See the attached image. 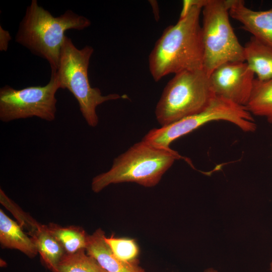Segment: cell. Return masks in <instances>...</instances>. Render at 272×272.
Returning a JSON list of instances; mask_svg holds the SVG:
<instances>
[{
    "mask_svg": "<svg viewBox=\"0 0 272 272\" xmlns=\"http://www.w3.org/2000/svg\"><path fill=\"white\" fill-rule=\"evenodd\" d=\"M91 23L87 18L71 10L53 17L39 6L37 1L32 0L20 23L15 41L34 55L47 60L51 74H55L66 36L65 32L70 29L83 30Z\"/></svg>",
    "mask_w": 272,
    "mask_h": 272,
    "instance_id": "2",
    "label": "cell"
},
{
    "mask_svg": "<svg viewBox=\"0 0 272 272\" xmlns=\"http://www.w3.org/2000/svg\"><path fill=\"white\" fill-rule=\"evenodd\" d=\"M105 239L114 255L120 260L126 262L137 260L139 248L134 240L113 236L106 237Z\"/></svg>",
    "mask_w": 272,
    "mask_h": 272,
    "instance_id": "19",
    "label": "cell"
},
{
    "mask_svg": "<svg viewBox=\"0 0 272 272\" xmlns=\"http://www.w3.org/2000/svg\"><path fill=\"white\" fill-rule=\"evenodd\" d=\"M270 269L272 271V262L270 264Z\"/></svg>",
    "mask_w": 272,
    "mask_h": 272,
    "instance_id": "22",
    "label": "cell"
},
{
    "mask_svg": "<svg viewBox=\"0 0 272 272\" xmlns=\"http://www.w3.org/2000/svg\"><path fill=\"white\" fill-rule=\"evenodd\" d=\"M181 158L170 148L156 147L142 139L115 158L109 170L95 176L91 189L98 193L110 184L123 182L154 186L175 161Z\"/></svg>",
    "mask_w": 272,
    "mask_h": 272,
    "instance_id": "3",
    "label": "cell"
},
{
    "mask_svg": "<svg viewBox=\"0 0 272 272\" xmlns=\"http://www.w3.org/2000/svg\"><path fill=\"white\" fill-rule=\"evenodd\" d=\"M203 70L209 76L229 62L245 61L244 48L230 23L227 0H202Z\"/></svg>",
    "mask_w": 272,
    "mask_h": 272,
    "instance_id": "6",
    "label": "cell"
},
{
    "mask_svg": "<svg viewBox=\"0 0 272 272\" xmlns=\"http://www.w3.org/2000/svg\"><path fill=\"white\" fill-rule=\"evenodd\" d=\"M93 52V48L89 45L78 49L72 39L66 36L55 74L60 88L67 89L73 95L86 122L90 126L94 127L99 122L96 113L98 105L110 100L126 99L127 96L118 94L102 95L99 88L91 87L88 71Z\"/></svg>",
    "mask_w": 272,
    "mask_h": 272,
    "instance_id": "4",
    "label": "cell"
},
{
    "mask_svg": "<svg viewBox=\"0 0 272 272\" xmlns=\"http://www.w3.org/2000/svg\"><path fill=\"white\" fill-rule=\"evenodd\" d=\"M56 272H108L85 249L72 253H65L57 266Z\"/></svg>",
    "mask_w": 272,
    "mask_h": 272,
    "instance_id": "17",
    "label": "cell"
},
{
    "mask_svg": "<svg viewBox=\"0 0 272 272\" xmlns=\"http://www.w3.org/2000/svg\"><path fill=\"white\" fill-rule=\"evenodd\" d=\"M230 16L261 43L272 47V6L266 10L248 8L243 0H227Z\"/></svg>",
    "mask_w": 272,
    "mask_h": 272,
    "instance_id": "10",
    "label": "cell"
},
{
    "mask_svg": "<svg viewBox=\"0 0 272 272\" xmlns=\"http://www.w3.org/2000/svg\"><path fill=\"white\" fill-rule=\"evenodd\" d=\"M105 232L97 229L88 235L85 250L108 272H146L139 265L138 260L126 262L117 258L105 241Z\"/></svg>",
    "mask_w": 272,
    "mask_h": 272,
    "instance_id": "11",
    "label": "cell"
},
{
    "mask_svg": "<svg viewBox=\"0 0 272 272\" xmlns=\"http://www.w3.org/2000/svg\"><path fill=\"white\" fill-rule=\"evenodd\" d=\"M30 237L33 240L44 265L52 272H56L57 265L65 251L49 231L47 225L41 224Z\"/></svg>",
    "mask_w": 272,
    "mask_h": 272,
    "instance_id": "14",
    "label": "cell"
},
{
    "mask_svg": "<svg viewBox=\"0 0 272 272\" xmlns=\"http://www.w3.org/2000/svg\"><path fill=\"white\" fill-rule=\"evenodd\" d=\"M215 120L230 122L246 132H253L257 128L252 115L245 107L215 96L200 112L166 126L153 128L143 139L156 147L169 148L170 144L175 140Z\"/></svg>",
    "mask_w": 272,
    "mask_h": 272,
    "instance_id": "7",
    "label": "cell"
},
{
    "mask_svg": "<svg viewBox=\"0 0 272 272\" xmlns=\"http://www.w3.org/2000/svg\"><path fill=\"white\" fill-rule=\"evenodd\" d=\"M203 272H219V271L213 268H210L206 269Z\"/></svg>",
    "mask_w": 272,
    "mask_h": 272,
    "instance_id": "21",
    "label": "cell"
},
{
    "mask_svg": "<svg viewBox=\"0 0 272 272\" xmlns=\"http://www.w3.org/2000/svg\"><path fill=\"white\" fill-rule=\"evenodd\" d=\"M0 202L12 213L23 229L27 231V233L30 236L41 224L9 198L2 188L0 189Z\"/></svg>",
    "mask_w": 272,
    "mask_h": 272,
    "instance_id": "18",
    "label": "cell"
},
{
    "mask_svg": "<svg viewBox=\"0 0 272 272\" xmlns=\"http://www.w3.org/2000/svg\"><path fill=\"white\" fill-rule=\"evenodd\" d=\"M215 96L203 69L176 74L157 104L156 119L164 126L196 114L205 110Z\"/></svg>",
    "mask_w": 272,
    "mask_h": 272,
    "instance_id": "5",
    "label": "cell"
},
{
    "mask_svg": "<svg viewBox=\"0 0 272 272\" xmlns=\"http://www.w3.org/2000/svg\"><path fill=\"white\" fill-rule=\"evenodd\" d=\"M202 7V0L184 1L176 24L167 27L155 43L149 56L155 81L170 74L203 69Z\"/></svg>",
    "mask_w": 272,
    "mask_h": 272,
    "instance_id": "1",
    "label": "cell"
},
{
    "mask_svg": "<svg viewBox=\"0 0 272 272\" xmlns=\"http://www.w3.org/2000/svg\"><path fill=\"white\" fill-rule=\"evenodd\" d=\"M0 244L3 248L16 249L29 258L38 253L33 239L17 222L0 210Z\"/></svg>",
    "mask_w": 272,
    "mask_h": 272,
    "instance_id": "12",
    "label": "cell"
},
{
    "mask_svg": "<svg viewBox=\"0 0 272 272\" xmlns=\"http://www.w3.org/2000/svg\"><path fill=\"white\" fill-rule=\"evenodd\" d=\"M12 39V37L7 30H5L0 26V50L7 51L8 50L9 41Z\"/></svg>",
    "mask_w": 272,
    "mask_h": 272,
    "instance_id": "20",
    "label": "cell"
},
{
    "mask_svg": "<svg viewBox=\"0 0 272 272\" xmlns=\"http://www.w3.org/2000/svg\"><path fill=\"white\" fill-rule=\"evenodd\" d=\"M255 74L245 61L220 65L209 76L216 96L245 107L250 98Z\"/></svg>",
    "mask_w": 272,
    "mask_h": 272,
    "instance_id": "9",
    "label": "cell"
},
{
    "mask_svg": "<svg viewBox=\"0 0 272 272\" xmlns=\"http://www.w3.org/2000/svg\"><path fill=\"white\" fill-rule=\"evenodd\" d=\"M60 85L55 74L43 86L17 90L9 85L0 89V120L4 122L36 117L48 121L55 120Z\"/></svg>",
    "mask_w": 272,
    "mask_h": 272,
    "instance_id": "8",
    "label": "cell"
},
{
    "mask_svg": "<svg viewBox=\"0 0 272 272\" xmlns=\"http://www.w3.org/2000/svg\"><path fill=\"white\" fill-rule=\"evenodd\" d=\"M47 226L65 253H72L85 249L88 234L82 227L75 225L61 226L54 223H50Z\"/></svg>",
    "mask_w": 272,
    "mask_h": 272,
    "instance_id": "16",
    "label": "cell"
},
{
    "mask_svg": "<svg viewBox=\"0 0 272 272\" xmlns=\"http://www.w3.org/2000/svg\"><path fill=\"white\" fill-rule=\"evenodd\" d=\"M245 108L252 115L264 117L272 123V79L265 81L255 79Z\"/></svg>",
    "mask_w": 272,
    "mask_h": 272,
    "instance_id": "15",
    "label": "cell"
},
{
    "mask_svg": "<svg viewBox=\"0 0 272 272\" xmlns=\"http://www.w3.org/2000/svg\"><path fill=\"white\" fill-rule=\"evenodd\" d=\"M244 48L245 61L256 75V79L265 81L272 79V47L252 36Z\"/></svg>",
    "mask_w": 272,
    "mask_h": 272,
    "instance_id": "13",
    "label": "cell"
}]
</instances>
